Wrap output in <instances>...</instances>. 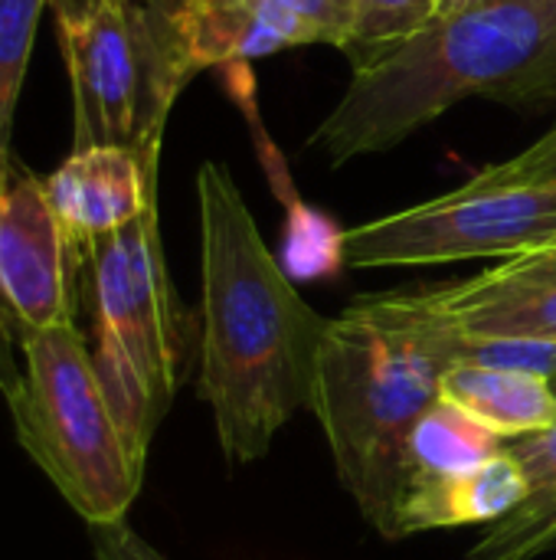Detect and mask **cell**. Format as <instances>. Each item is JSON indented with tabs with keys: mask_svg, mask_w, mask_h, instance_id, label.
Masks as SVG:
<instances>
[{
	"mask_svg": "<svg viewBox=\"0 0 556 560\" xmlns=\"http://www.w3.org/2000/svg\"><path fill=\"white\" fill-rule=\"evenodd\" d=\"M200 207V377L229 463L269 456L275 433L311 407L321 338L318 315L265 246L233 174L206 161L197 171Z\"/></svg>",
	"mask_w": 556,
	"mask_h": 560,
	"instance_id": "6da1fadb",
	"label": "cell"
},
{
	"mask_svg": "<svg viewBox=\"0 0 556 560\" xmlns=\"http://www.w3.org/2000/svg\"><path fill=\"white\" fill-rule=\"evenodd\" d=\"M452 338V325L419 289L364 295L321 338L308 410L324 430L341 486L383 538H400L413 489L410 436L439 400Z\"/></svg>",
	"mask_w": 556,
	"mask_h": 560,
	"instance_id": "7a4b0ae2",
	"label": "cell"
},
{
	"mask_svg": "<svg viewBox=\"0 0 556 560\" xmlns=\"http://www.w3.org/2000/svg\"><path fill=\"white\" fill-rule=\"evenodd\" d=\"M465 95L505 105L556 98V0H492L433 23L393 56L357 69L308 138L331 164L380 154Z\"/></svg>",
	"mask_w": 556,
	"mask_h": 560,
	"instance_id": "3957f363",
	"label": "cell"
},
{
	"mask_svg": "<svg viewBox=\"0 0 556 560\" xmlns=\"http://www.w3.org/2000/svg\"><path fill=\"white\" fill-rule=\"evenodd\" d=\"M20 351L23 371L3 390L20 446L88 528L125 522L147 463L118 423L85 335L75 322L26 331Z\"/></svg>",
	"mask_w": 556,
	"mask_h": 560,
	"instance_id": "277c9868",
	"label": "cell"
},
{
	"mask_svg": "<svg viewBox=\"0 0 556 560\" xmlns=\"http://www.w3.org/2000/svg\"><path fill=\"white\" fill-rule=\"evenodd\" d=\"M72 89V151L115 144L161 164L174 102L197 75L177 0H52Z\"/></svg>",
	"mask_w": 556,
	"mask_h": 560,
	"instance_id": "5b68a950",
	"label": "cell"
},
{
	"mask_svg": "<svg viewBox=\"0 0 556 560\" xmlns=\"http://www.w3.org/2000/svg\"><path fill=\"white\" fill-rule=\"evenodd\" d=\"M82 295L95 325V368L131 450L147 463L187 368V312L167 276L157 203L82 249Z\"/></svg>",
	"mask_w": 556,
	"mask_h": 560,
	"instance_id": "8992f818",
	"label": "cell"
},
{
	"mask_svg": "<svg viewBox=\"0 0 556 560\" xmlns=\"http://www.w3.org/2000/svg\"><path fill=\"white\" fill-rule=\"evenodd\" d=\"M556 243V187H456L341 233L351 269L508 259Z\"/></svg>",
	"mask_w": 556,
	"mask_h": 560,
	"instance_id": "52a82bcc",
	"label": "cell"
},
{
	"mask_svg": "<svg viewBox=\"0 0 556 560\" xmlns=\"http://www.w3.org/2000/svg\"><path fill=\"white\" fill-rule=\"evenodd\" d=\"M82 249L59 223L43 177L13 158L0 187V315L13 335L72 325Z\"/></svg>",
	"mask_w": 556,
	"mask_h": 560,
	"instance_id": "ba28073f",
	"label": "cell"
},
{
	"mask_svg": "<svg viewBox=\"0 0 556 560\" xmlns=\"http://www.w3.org/2000/svg\"><path fill=\"white\" fill-rule=\"evenodd\" d=\"M419 292L459 335L556 345V243L508 256L472 279Z\"/></svg>",
	"mask_w": 556,
	"mask_h": 560,
	"instance_id": "9c48e42d",
	"label": "cell"
},
{
	"mask_svg": "<svg viewBox=\"0 0 556 560\" xmlns=\"http://www.w3.org/2000/svg\"><path fill=\"white\" fill-rule=\"evenodd\" d=\"M43 187L69 240L85 249L157 203V164L115 144L82 148L69 151Z\"/></svg>",
	"mask_w": 556,
	"mask_h": 560,
	"instance_id": "30bf717a",
	"label": "cell"
},
{
	"mask_svg": "<svg viewBox=\"0 0 556 560\" xmlns=\"http://www.w3.org/2000/svg\"><path fill=\"white\" fill-rule=\"evenodd\" d=\"M174 20L197 72L315 43L282 0H177Z\"/></svg>",
	"mask_w": 556,
	"mask_h": 560,
	"instance_id": "8fae6325",
	"label": "cell"
},
{
	"mask_svg": "<svg viewBox=\"0 0 556 560\" xmlns=\"http://www.w3.org/2000/svg\"><path fill=\"white\" fill-rule=\"evenodd\" d=\"M439 400L462 410L498 440H524L556 423L554 384L508 368L452 364L439 377Z\"/></svg>",
	"mask_w": 556,
	"mask_h": 560,
	"instance_id": "7c38bea8",
	"label": "cell"
},
{
	"mask_svg": "<svg viewBox=\"0 0 556 560\" xmlns=\"http://www.w3.org/2000/svg\"><path fill=\"white\" fill-rule=\"evenodd\" d=\"M528 495H531V482L524 466L514 459L508 446H501L492 459H485L472 472L413 492V499L403 509L400 538L433 528L498 522L508 512H514Z\"/></svg>",
	"mask_w": 556,
	"mask_h": 560,
	"instance_id": "4fadbf2b",
	"label": "cell"
},
{
	"mask_svg": "<svg viewBox=\"0 0 556 560\" xmlns=\"http://www.w3.org/2000/svg\"><path fill=\"white\" fill-rule=\"evenodd\" d=\"M498 450H501V440L492 430H485L462 410L436 400L419 417V423L413 427V436H410V472H413L410 499H413V492H419L426 486L472 472L475 466L492 459Z\"/></svg>",
	"mask_w": 556,
	"mask_h": 560,
	"instance_id": "5bb4252c",
	"label": "cell"
},
{
	"mask_svg": "<svg viewBox=\"0 0 556 560\" xmlns=\"http://www.w3.org/2000/svg\"><path fill=\"white\" fill-rule=\"evenodd\" d=\"M436 23V0H354V23L344 56L354 72L367 69Z\"/></svg>",
	"mask_w": 556,
	"mask_h": 560,
	"instance_id": "9a60e30c",
	"label": "cell"
},
{
	"mask_svg": "<svg viewBox=\"0 0 556 560\" xmlns=\"http://www.w3.org/2000/svg\"><path fill=\"white\" fill-rule=\"evenodd\" d=\"M52 0H0V187L13 164V118L23 75L33 52V36L43 10Z\"/></svg>",
	"mask_w": 556,
	"mask_h": 560,
	"instance_id": "2e32d148",
	"label": "cell"
},
{
	"mask_svg": "<svg viewBox=\"0 0 556 560\" xmlns=\"http://www.w3.org/2000/svg\"><path fill=\"white\" fill-rule=\"evenodd\" d=\"M556 551V482L531 492L514 512L492 522L465 560H537Z\"/></svg>",
	"mask_w": 556,
	"mask_h": 560,
	"instance_id": "e0dca14e",
	"label": "cell"
},
{
	"mask_svg": "<svg viewBox=\"0 0 556 560\" xmlns=\"http://www.w3.org/2000/svg\"><path fill=\"white\" fill-rule=\"evenodd\" d=\"M462 187L495 190V187H556V125L521 154L475 171Z\"/></svg>",
	"mask_w": 556,
	"mask_h": 560,
	"instance_id": "ac0fdd59",
	"label": "cell"
},
{
	"mask_svg": "<svg viewBox=\"0 0 556 560\" xmlns=\"http://www.w3.org/2000/svg\"><path fill=\"white\" fill-rule=\"evenodd\" d=\"M311 33L315 43L344 49L354 23V0H282Z\"/></svg>",
	"mask_w": 556,
	"mask_h": 560,
	"instance_id": "d6986e66",
	"label": "cell"
},
{
	"mask_svg": "<svg viewBox=\"0 0 556 560\" xmlns=\"http://www.w3.org/2000/svg\"><path fill=\"white\" fill-rule=\"evenodd\" d=\"M514 453V459L524 466L528 472V482H531V492H541L547 486L556 482V423L544 433H534V436H524V440H514L508 446Z\"/></svg>",
	"mask_w": 556,
	"mask_h": 560,
	"instance_id": "ffe728a7",
	"label": "cell"
},
{
	"mask_svg": "<svg viewBox=\"0 0 556 560\" xmlns=\"http://www.w3.org/2000/svg\"><path fill=\"white\" fill-rule=\"evenodd\" d=\"M92 551L95 560H170L154 545H147L138 532H131L125 522L92 528Z\"/></svg>",
	"mask_w": 556,
	"mask_h": 560,
	"instance_id": "44dd1931",
	"label": "cell"
},
{
	"mask_svg": "<svg viewBox=\"0 0 556 560\" xmlns=\"http://www.w3.org/2000/svg\"><path fill=\"white\" fill-rule=\"evenodd\" d=\"M485 3H492V0H436V23L452 20L459 13H469L475 7H485Z\"/></svg>",
	"mask_w": 556,
	"mask_h": 560,
	"instance_id": "7402d4cb",
	"label": "cell"
},
{
	"mask_svg": "<svg viewBox=\"0 0 556 560\" xmlns=\"http://www.w3.org/2000/svg\"><path fill=\"white\" fill-rule=\"evenodd\" d=\"M551 384H554V394H556V377H554V381H551Z\"/></svg>",
	"mask_w": 556,
	"mask_h": 560,
	"instance_id": "603a6c76",
	"label": "cell"
},
{
	"mask_svg": "<svg viewBox=\"0 0 556 560\" xmlns=\"http://www.w3.org/2000/svg\"><path fill=\"white\" fill-rule=\"evenodd\" d=\"M111 3H121V0H111Z\"/></svg>",
	"mask_w": 556,
	"mask_h": 560,
	"instance_id": "cb8c5ba5",
	"label": "cell"
}]
</instances>
